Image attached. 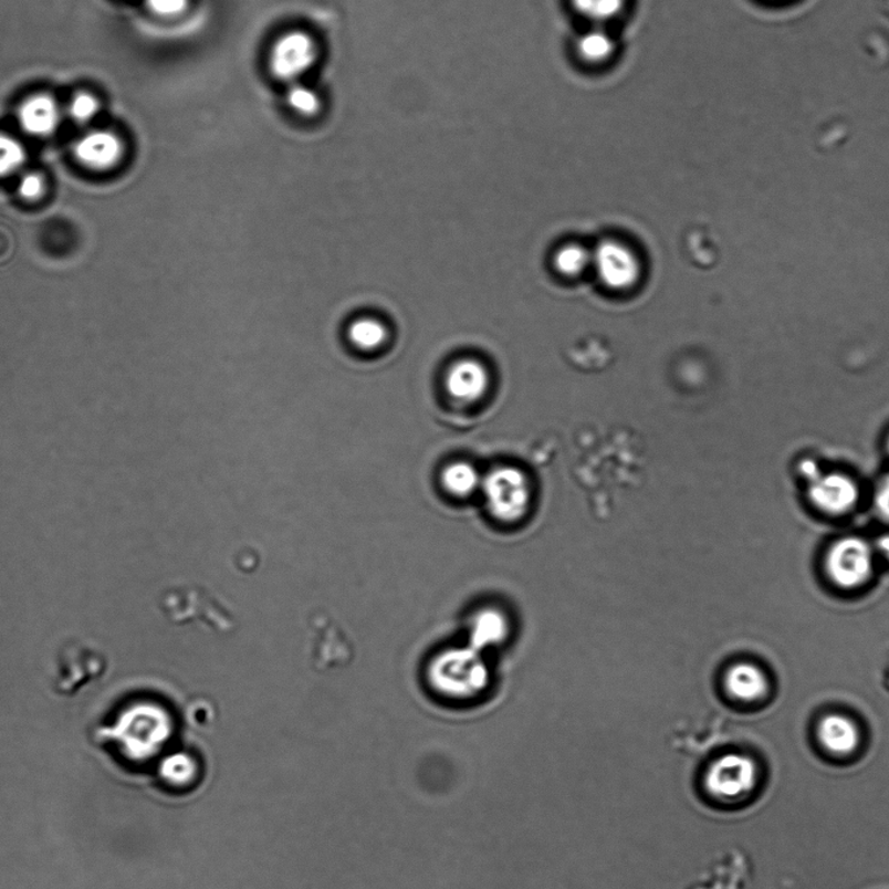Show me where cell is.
<instances>
[{
	"label": "cell",
	"instance_id": "cell-1",
	"mask_svg": "<svg viewBox=\"0 0 889 889\" xmlns=\"http://www.w3.org/2000/svg\"><path fill=\"white\" fill-rule=\"evenodd\" d=\"M172 732V719L164 707L138 703L121 713L108 734L124 757L140 763L161 753Z\"/></svg>",
	"mask_w": 889,
	"mask_h": 889
},
{
	"label": "cell",
	"instance_id": "cell-2",
	"mask_svg": "<svg viewBox=\"0 0 889 889\" xmlns=\"http://www.w3.org/2000/svg\"><path fill=\"white\" fill-rule=\"evenodd\" d=\"M429 682L447 701L469 703L478 701L490 687V672L475 648H454L432 661Z\"/></svg>",
	"mask_w": 889,
	"mask_h": 889
},
{
	"label": "cell",
	"instance_id": "cell-3",
	"mask_svg": "<svg viewBox=\"0 0 889 889\" xmlns=\"http://www.w3.org/2000/svg\"><path fill=\"white\" fill-rule=\"evenodd\" d=\"M485 508L493 520L514 524L530 512L532 485L526 473L514 468H499L483 479Z\"/></svg>",
	"mask_w": 889,
	"mask_h": 889
},
{
	"label": "cell",
	"instance_id": "cell-4",
	"mask_svg": "<svg viewBox=\"0 0 889 889\" xmlns=\"http://www.w3.org/2000/svg\"><path fill=\"white\" fill-rule=\"evenodd\" d=\"M755 763L749 756L728 754L720 756L707 768L703 785L711 797L731 801L745 796L754 789Z\"/></svg>",
	"mask_w": 889,
	"mask_h": 889
},
{
	"label": "cell",
	"instance_id": "cell-5",
	"mask_svg": "<svg viewBox=\"0 0 889 889\" xmlns=\"http://www.w3.org/2000/svg\"><path fill=\"white\" fill-rule=\"evenodd\" d=\"M106 670L101 652L82 645L71 644L61 651L54 689L63 695H74L86 683L96 681Z\"/></svg>",
	"mask_w": 889,
	"mask_h": 889
},
{
	"label": "cell",
	"instance_id": "cell-6",
	"mask_svg": "<svg viewBox=\"0 0 889 889\" xmlns=\"http://www.w3.org/2000/svg\"><path fill=\"white\" fill-rule=\"evenodd\" d=\"M872 556L869 545L861 538L845 537L829 550L827 572L835 585L856 588L869 579Z\"/></svg>",
	"mask_w": 889,
	"mask_h": 889
},
{
	"label": "cell",
	"instance_id": "cell-7",
	"mask_svg": "<svg viewBox=\"0 0 889 889\" xmlns=\"http://www.w3.org/2000/svg\"><path fill=\"white\" fill-rule=\"evenodd\" d=\"M315 60V42L307 34L294 32L283 35L275 43L271 67L276 77L284 82H294L312 67Z\"/></svg>",
	"mask_w": 889,
	"mask_h": 889
},
{
	"label": "cell",
	"instance_id": "cell-8",
	"mask_svg": "<svg viewBox=\"0 0 889 889\" xmlns=\"http://www.w3.org/2000/svg\"><path fill=\"white\" fill-rule=\"evenodd\" d=\"M596 272L608 287L626 290L636 284L639 262L628 247L617 242H604L594 254Z\"/></svg>",
	"mask_w": 889,
	"mask_h": 889
},
{
	"label": "cell",
	"instance_id": "cell-9",
	"mask_svg": "<svg viewBox=\"0 0 889 889\" xmlns=\"http://www.w3.org/2000/svg\"><path fill=\"white\" fill-rule=\"evenodd\" d=\"M814 505L827 514L839 515L855 508L858 499L857 485L840 473H829L815 479L808 488Z\"/></svg>",
	"mask_w": 889,
	"mask_h": 889
},
{
	"label": "cell",
	"instance_id": "cell-10",
	"mask_svg": "<svg viewBox=\"0 0 889 889\" xmlns=\"http://www.w3.org/2000/svg\"><path fill=\"white\" fill-rule=\"evenodd\" d=\"M490 386V375L483 364L464 359L454 364L447 376L449 395L462 402H475Z\"/></svg>",
	"mask_w": 889,
	"mask_h": 889
},
{
	"label": "cell",
	"instance_id": "cell-11",
	"mask_svg": "<svg viewBox=\"0 0 889 889\" xmlns=\"http://www.w3.org/2000/svg\"><path fill=\"white\" fill-rule=\"evenodd\" d=\"M618 40L609 25H587L575 40V53L582 62L602 65L617 54Z\"/></svg>",
	"mask_w": 889,
	"mask_h": 889
},
{
	"label": "cell",
	"instance_id": "cell-12",
	"mask_svg": "<svg viewBox=\"0 0 889 889\" xmlns=\"http://www.w3.org/2000/svg\"><path fill=\"white\" fill-rule=\"evenodd\" d=\"M76 157L92 169H107L122 156V143L111 133H92L76 144Z\"/></svg>",
	"mask_w": 889,
	"mask_h": 889
},
{
	"label": "cell",
	"instance_id": "cell-13",
	"mask_svg": "<svg viewBox=\"0 0 889 889\" xmlns=\"http://www.w3.org/2000/svg\"><path fill=\"white\" fill-rule=\"evenodd\" d=\"M19 119L21 127L33 136H48L53 134L60 124L61 113L56 102L48 96H38L28 100L20 108Z\"/></svg>",
	"mask_w": 889,
	"mask_h": 889
},
{
	"label": "cell",
	"instance_id": "cell-14",
	"mask_svg": "<svg viewBox=\"0 0 889 889\" xmlns=\"http://www.w3.org/2000/svg\"><path fill=\"white\" fill-rule=\"evenodd\" d=\"M725 688L733 698L754 702L766 694L768 683L762 670L749 662H740L728 670Z\"/></svg>",
	"mask_w": 889,
	"mask_h": 889
},
{
	"label": "cell",
	"instance_id": "cell-15",
	"mask_svg": "<svg viewBox=\"0 0 889 889\" xmlns=\"http://www.w3.org/2000/svg\"><path fill=\"white\" fill-rule=\"evenodd\" d=\"M818 738L828 752L848 755L855 752L859 743V733L855 723L841 715H829L820 721Z\"/></svg>",
	"mask_w": 889,
	"mask_h": 889
},
{
	"label": "cell",
	"instance_id": "cell-16",
	"mask_svg": "<svg viewBox=\"0 0 889 889\" xmlns=\"http://www.w3.org/2000/svg\"><path fill=\"white\" fill-rule=\"evenodd\" d=\"M509 623L500 610H480L472 623V648L477 651L483 648L500 645L508 637Z\"/></svg>",
	"mask_w": 889,
	"mask_h": 889
},
{
	"label": "cell",
	"instance_id": "cell-17",
	"mask_svg": "<svg viewBox=\"0 0 889 889\" xmlns=\"http://www.w3.org/2000/svg\"><path fill=\"white\" fill-rule=\"evenodd\" d=\"M441 483L451 498L463 500L482 490L483 479L470 463L456 462L443 470Z\"/></svg>",
	"mask_w": 889,
	"mask_h": 889
},
{
	"label": "cell",
	"instance_id": "cell-18",
	"mask_svg": "<svg viewBox=\"0 0 889 889\" xmlns=\"http://www.w3.org/2000/svg\"><path fill=\"white\" fill-rule=\"evenodd\" d=\"M198 762L185 752L166 755L159 764V776L167 785L185 788L198 777Z\"/></svg>",
	"mask_w": 889,
	"mask_h": 889
},
{
	"label": "cell",
	"instance_id": "cell-19",
	"mask_svg": "<svg viewBox=\"0 0 889 889\" xmlns=\"http://www.w3.org/2000/svg\"><path fill=\"white\" fill-rule=\"evenodd\" d=\"M571 2L573 9L587 21L588 25L610 27L628 6V0H571Z\"/></svg>",
	"mask_w": 889,
	"mask_h": 889
},
{
	"label": "cell",
	"instance_id": "cell-20",
	"mask_svg": "<svg viewBox=\"0 0 889 889\" xmlns=\"http://www.w3.org/2000/svg\"><path fill=\"white\" fill-rule=\"evenodd\" d=\"M348 338L354 346L364 349V352H372V349L384 345V342L388 338V332H386L383 323L377 322V320L364 317L356 320L348 327Z\"/></svg>",
	"mask_w": 889,
	"mask_h": 889
},
{
	"label": "cell",
	"instance_id": "cell-21",
	"mask_svg": "<svg viewBox=\"0 0 889 889\" xmlns=\"http://www.w3.org/2000/svg\"><path fill=\"white\" fill-rule=\"evenodd\" d=\"M592 254L577 244H568L556 254L555 264L561 274L577 276L586 271L592 262Z\"/></svg>",
	"mask_w": 889,
	"mask_h": 889
},
{
	"label": "cell",
	"instance_id": "cell-22",
	"mask_svg": "<svg viewBox=\"0 0 889 889\" xmlns=\"http://www.w3.org/2000/svg\"><path fill=\"white\" fill-rule=\"evenodd\" d=\"M25 161V151L14 138L0 135V175L18 170Z\"/></svg>",
	"mask_w": 889,
	"mask_h": 889
},
{
	"label": "cell",
	"instance_id": "cell-23",
	"mask_svg": "<svg viewBox=\"0 0 889 889\" xmlns=\"http://www.w3.org/2000/svg\"><path fill=\"white\" fill-rule=\"evenodd\" d=\"M287 101L296 113L303 115L315 114L320 107L316 93L302 85H296L290 91Z\"/></svg>",
	"mask_w": 889,
	"mask_h": 889
},
{
	"label": "cell",
	"instance_id": "cell-24",
	"mask_svg": "<svg viewBox=\"0 0 889 889\" xmlns=\"http://www.w3.org/2000/svg\"><path fill=\"white\" fill-rule=\"evenodd\" d=\"M98 112V102L91 94H79L71 102L70 114L76 122L85 123L91 121Z\"/></svg>",
	"mask_w": 889,
	"mask_h": 889
},
{
	"label": "cell",
	"instance_id": "cell-25",
	"mask_svg": "<svg viewBox=\"0 0 889 889\" xmlns=\"http://www.w3.org/2000/svg\"><path fill=\"white\" fill-rule=\"evenodd\" d=\"M149 9L159 17H178L186 10L188 0H147Z\"/></svg>",
	"mask_w": 889,
	"mask_h": 889
},
{
	"label": "cell",
	"instance_id": "cell-26",
	"mask_svg": "<svg viewBox=\"0 0 889 889\" xmlns=\"http://www.w3.org/2000/svg\"><path fill=\"white\" fill-rule=\"evenodd\" d=\"M42 179L39 175L29 174L21 180L20 194L24 196L25 199H34L42 192Z\"/></svg>",
	"mask_w": 889,
	"mask_h": 889
},
{
	"label": "cell",
	"instance_id": "cell-27",
	"mask_svg": "<svg viewBox=\"0 0 889 889\" xmlns=\"http://www.w3.org/2000/svg\"><path fill=\"white\" fill-rule=\"evenodd\" d=\"M876 502L880 515L889 521V477L881 483Z\"/></svg>",
	"mask_w": 889,
	"mask_h": 889
},
{
	"label": "cell",
	"instance_id": "cell-28",
	"mask_svg": "<svg viewBox=\"0 0 889 889\" xmlns=\"http://www.w3.org/2000/svg\"><path fill=\"white\" fill-rule=\"evenodd\" d=\"M801 471H803L804 475L810 483L814 482L815 479H818L822 475L818 468H816V464L810 461L805 462L803 464V468H801Z\"/></svg>",
	"mask_w": 889,
	"mask_h": 889
},
{
	"label": "cell",
	"instance_id": "cell-29",
	"mask_svg": "<svg viewBox=\"0 0 889 889\" xmlns=\"http://www.w3.org/2000/svg\"><path fill=\"white\" fill-rule=\"evenodd\" d=\"M879 548L885 553V556L889 558V535L880 538Z\"/></svg>",
	"mask_w": 889,
	"mask_h": 889
}]
</instances>
